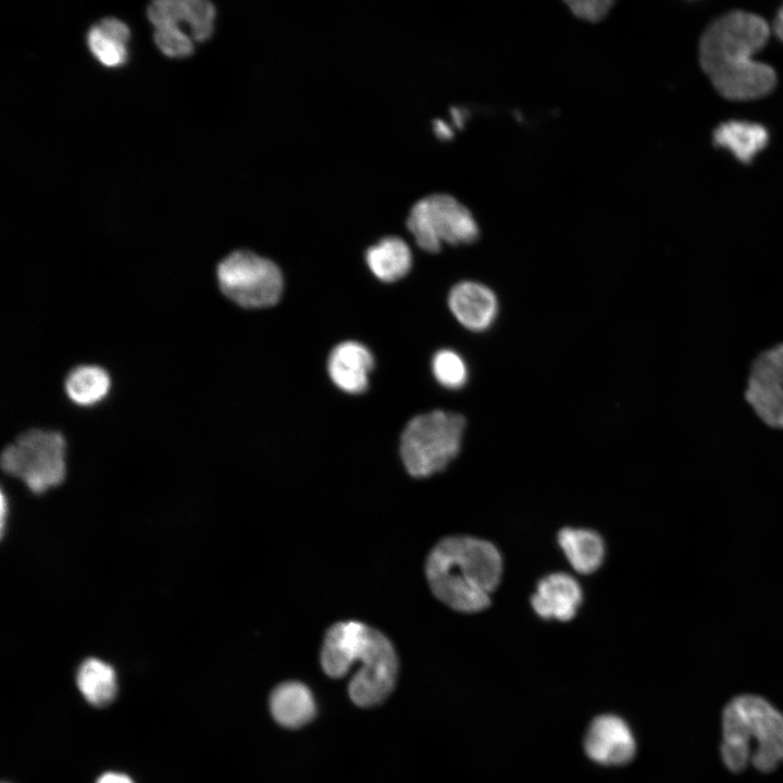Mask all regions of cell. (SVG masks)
Instances as JSON below:
<instances>
[{"instance_id": "obj_1", "label": "cell", "mask_w": 783, "mask_h": 783, "mask_svg": "<svg viewBox=\"0 0 783 783\" xmlns=\"http://www.w3.org/2000/svg\"><path fill=\"white\" fill-rule=\"evenodd\" d=\"M770 34L761 16L741 10L728 12L707 26L699 40V63L722 97L755 100L774 89L775 71L755 59Z\"/></svg>"}, {"instance_id": "obj_2", "label": "cell", "mask_w": 783, "mask_h": 783, "mask_svg": "<svg viewBox=\"0 0 783 783\" xmlns=\"http://www.w3.org/2000/svg\"><path fill=\"white\" fill-rule=\"evenodd\" d=\"M502 574V558L492 543L468 535L440 539L430 551L425 575L432 593L449 608L474 613L486 609Z\"/></svg>"}, {"instance_id": "obj_3", "label": "cell", "mask_w": 783, "mask_h": 783, "mask_svg": "<svg viewBox=\"0 0 783 783\" xmlns=\"http://www.w3.org/2000/svg\"><path fill=\"white\" fill-rule=\"evenodd\" d=\"M359 663L349 682L351 700L360 707L382 703L393 691L398 658L390 641L378 630L359 622L340 621L331 625L321 649V666L334 679L343 678Z\"/></svg>"}, {"instance_id": "obj_4", "label": "cell", "mask_w": 783, "mask_h": 783, "mask_svg": "<svg viewBox=\"0 0 783 783\" xmlns=\"http://www.w3.org/2000/svg\"><path fill=\"white\" fill-rule=\"evenodd\" d=\"M721 758L733 771H743L750 761L761 772L783 761V714L765 698L739 695L722 714Z\"/></svg>"}, {"instance_id": "obj_5", "label": "cell", "mask_w": 783, "mask_h": 783, "mask_svg": "<svg viewBox=\"0 0 783 783\" xmlns=\"http://www.w3.org/2000/svg\"><path fill=\"white\" fill-rule=\"evenodd\" d=\"M465 419L460 413L434 410L412 418L400 436V457L417 478L446 469L459 453Z\"/></svg>"}, {"instance_id": "obj_6", "label": "cell", "mask_w": 783, "mask_h": 783, "mask_svg": "<svg viewBox=\"0 0 783 783\" xmlns=\"http://www.w3.org/2000/svg\"><path fill=\"white\" fill-rule=\"evenodd\" d=\"M66 443L61 433L39 428L21 434L1 455V467L35 494L60 485L66 474Z\"/></svg>"}, {"instance_id": "obj_7", "label": "cell", "mask_w": 783, "mask_h": 783, "mask_svg": "<svg viewBox=\"0 0 783 783\" xmlns=\"http://www.w3.org/2000/svg\"><path fill=\"white\" fill-rule=\"evenodd\" d=\"M406 225L418 246L432 253L438 252L444 243L472 244L480 235L470 210L447 194H433L418 200Z\"/></svg>"}, {"instance_id": "obj_8", "label": "cell", "mask_w": 783, "mask_h": 783, "mask_svg": "<svg viewBox=\"0 0 783 783\" xmlns=\"http://www.w3.org/2000/svg\"><path fill=\"white\" fill-rule=\"evenodd\" d=\"M221 291L244 308H266L275 304L283 291V275L270 259L249 250L226 256L216 269Z\"/></svg>"}, {"instance_id": "obj_9", "label": "cell", "mask_w": 783, "mask_h": 783, "mask_svg": "<svg viewBox=\"0 0 783 783\" xmlns=\"http://www.w3.org/2000/svg\"><path fill=\"white\" fill-rule=\"evenodd\" d=\"M745 397L765 424L783 428V344L765 350L754 360Z\"/></svg>"}, {"instance_id": "obj_10", "label": "cell", "mask_w": 783, "mask_h": 783, "mask_svg": "<svg viewBox=\"0 0 783 783\" xmlns=\"http://www.w3.org/2000/svg\"><path fill=\"white\" fill-rule=\"evenodd\" d=\"M584 749L597 763L618 766L634 757L636 743L623 719L614 714H601L589 724L584 738Z\"/></svg>"}, {"instance_id": "obj_11", "label": "cell", "mask_w": 783, "mask_h": 783, "mask_svg": "<svg viewBox=\"0 0 783 783\" xmlns=\"http://www.w3.org/2000/svg\"><path fill=\"white\" fill-rule=\"evenodd\" d=\"M448 307L457 321L473 332H483L492 326L498 314V299L488 286L462 281L453 285L448 294Z\"/></svg>"}, {"instance_id": "obj_12", "label": "cell", "mask_w": 783, "mask_h": 783, "mask_svg": "<svg viewBox=\"0 0 783 783\" xmlns=\"http://www.w3.org/2000/svg\"><path fill=\"white\" fill-rule=\"evenodd\" d=\"M583 600L579 582L563 572L543 577L531 597L535 613L546 620L569 621L576 614Z\"/></svg>"}, {"instance_id": "obj_13", "label": "cell", "mask_w": 783, "mask_h": 783, "mask_svg": "<svg viewBox=\"0 0 783 783\" xmlns=\"http://www.w3.org/2000/svg\"><path fill=\"white\" fill-rule=\"evenodd\" d=\"M374 368L371 351L362 344L347 340L333 348L327 360L332 382L343 391L361 394L369 385V374Z\"/></svg>"}, {"instance_id": "obj_14", "label": "cell", "mask_w": 783, "mask_h": 783, "mask_svg": "<svg viewBox=\"0 0 783 783\" xmlns=\"http://www.w3.org/2000/svg\"><path fill=\"white\" fill-rule=\"evenodd\" d=\"M270 710L277 723L294 729L312 720L315 714V701L304 684L289 681L273 689L270 696Z\"/></svg>"}, {"instance_id": "obj_15", "label": "cell", "mask_w": 783, "mask_h": 783, "mask_svg": "<svg viewBox=\"0 0 783 783\" xmlns=\"http://www.w3.org/2000/svg\"><path fill=\"white\" fill-rule=\"evenodd\" d=\"M128 26L116 17H104L92 25L87 45L92 55L107 67H119L127 61Z\"/></svg>"}, {"instance_id": "obj_16", "label": "cell", "mask_w": 783, "mask_h": 783, "mask_svg": "<svg viewBox=\"0 0 783 783\" xmlns=\"http://www.w3.org/2000/svg\"><path fill=\"white\" fill-rule=\"evenodd\" d=\"M558 544L571 567L581 574L595 572L605 557V543L592 530L563 527L557 535Z\"/></svg>"}, {"instance_id": "obj_17", "label": "cell", "mask_w": 783, "mask_h": 783, "mask_svg": "<svg viewBox=\"0 0 783 783\" xmlns=\"http://www.w3.org/2000/svg\"><path fill=\"white\" fill-rule=\"evenodd\" d=\"M768 139L762 125L746 121H728L713 132L714 145L729 149L744 163H749L767 146Z\"/></svg>"}, {"instance_id": "obj_18", "label": "cell", "mask_w": 783, "mask_h": 783, "mask_svg": "<svg viewBox=\"0 0 783 783\" xmlns=\"http://www.w3.org/2000/svg\"><path fill=\"white\" fill-rule=\"evenodd\" d=\"M365 260L369 269L378 279L389 283L409 272L412 256L406 241L397 236H388L368 248Z\"/></svg>"}, {"instance_id": "obj_19", "label": "cell", "mask_w": 783, "mask_h": 783, "mask_svg": "<svg viewBox=\"0 0 783 783\" xmlns=\"http://www.w3.org/2000/svg\"><path fill=\"white\" fill-rule=\"evenodd\" d=\"M76 684L84 698L96 707L111 704L117 692L114 668L98 658H87L79 664Z\"/></svg>"}, {"instance_id": "obj_20", "label": "cell", "mask_w": 783, "mask_h": 783, "mask_svg": "<svg viewBox=\"0 0 783 783\" xmlns=\"http://www.w3.org/2000/svg\"><path fill=\"white\" fill-rule=\"evenodd\" d=\"M64 388L77 406L91 407L102 401L111 388L109 373L98 365H78L66 376Z\"/></svg>"}, {"instance_id": "obj_21", "label": "cell", "mask_w": 783, "mask_h": 783, "mask_svg": "<svg viewBox=\"0 0 783 783\" xmlns=\"http://www.w3.org/2000/svg\"><path fill=\"white\" fill-rule=\"evenodd\" d=\"M432 371L436 381L449 389L462 387L469 376L468 366L462 357L450 349H442L434 355Z\"/></svg>"}, {"instance_id": "obj_22", "label": "cell", "mask_w": 783, "mask_h": 783, "mask_svg": "<svg viewBox=\"0 0 783 783\" xmlns=\"http://www.w3.org/2000/svg\"><path fill=\"white\" fill-rule=\"evenodd\" d=\"M153 39L159 50L170 58H185L194 51L192 38L181 26L157 27Z\"/></svg>"}, {"instance_id": "obj_23", "label": "cell", "mask_w": 783, "mask_h": 783, "mask_svg": "<svg viewBox=\"0 0 783 783\" xmlns=\"http://www.w3.org/2000/svg\"><path fill=\"white\" fill-rule=\"evenodd\" d=\"M190 37L195 41H204L213 33L215 7L207 0H189Z\"/></svg>"}, {"instance_id": "obj_24", "label": "cell", "mask_w": 783, "mask_h": 783, "mask_svg": "<svg viewBox=\"0 0 783 783\" xmlns=\"http://www.w3.org/2000/svg\"><path fill=\"white\" fill-rule=\"evenodd\" d=\"M567 4L576 16L591 22H598L608 14L613 1H567Z\"/></svg>"}, {"instance_id": "obj_25", "label": "cell", "mask_w": 783, "mask_h": 783, "mask_svg": "<svg viewBox=\"0 0 783 783\" xmlns=\"http://www.w3.org/2000/svg\"><path fill=\"white\" fill-rule=\"evenodd\" d=\"M96 783H134V781L125 773L111 771L101 774Z\"/></svg>"}, {"instance_id": "obj_26", "label": "cell", "mask_w": 783, "mask_h": 783, "mask_svg": "<svg viewBox=\"0 0 783 783\" xmlns=\"http://www.w3.org/2000/svg\"><path fill=\"white\" fill-rule=\"evenodd\" d=\"M772 30L774 32L775 36L783 42V5L775 14L772 24Z\"/></svg>"}, {"instance_id": "obj_27", "label": "cell", "mask_w": 783, "mask_h": 783, "mask_svg": "<svg viewBox=\"0 0 783 783\" xmlns=\"http://www.w3.org/2000/svg\"><path fill=\"white\" fill-rule=\"evenodd\" d=\"M3 783H7V782H3Z\"/></svg>"}]
</instances>
